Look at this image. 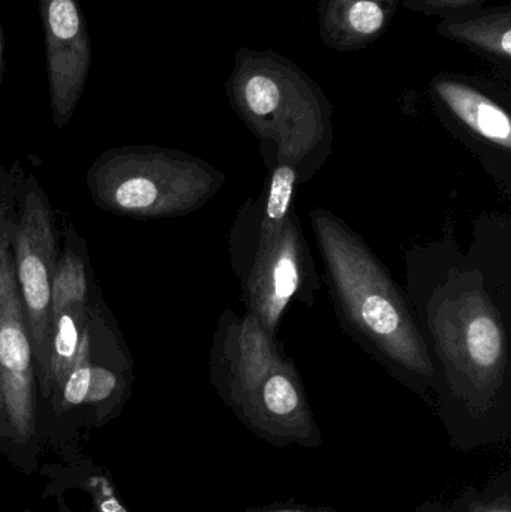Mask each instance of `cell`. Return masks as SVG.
<instances>
[{
  "label": "cell",
  "mask_w": 511,
  "mask_h": 512,
  "mask_svg": "<svg viewBox=\"0 0 511 512\" xmlns=\"http://www.w3.org/2000/svg\"><path fill=\"white\" fill-rule=\"evenodd\" d=\"M477 225L467 252L446 236L405 256V295L434 364L438 417L462 453L511 433L510 221Z\"/></svg>",
  "instance_id": "1"
},
{
  "label": "cell",
  "mask_w": 511,
  "mask_h": 512,
  "mask_svg": "<svg viewBox=\"0 0 511 512\" xmlns=\"http://www.w3.org/2000/svg\"><path fill=\"white\" fill-rule=\"evenodd\" d=\"M309 218L342 330L399 384L434 403V364L389 268L335 213L314 207Z\"/></svg>",
  "instance_id": "2"
},
{
  "label": "cell",
  "mask_w": 511,
  "mask_h": 512,
  "mask_svg": "<svg viewBox=\"0 0 511 512\" xmlns=\"http://www.w3.org/2000/svg\"><path fill=\"white\" fill-rule=\"evenodd\" d=\"M210 382L234 417L272 447L315 450L324 444L296 363L249 313L227 309L219 316Z\"/></svg>",
  "instance_id": "3"
},
{
  "label": "cell",
  "mask_w": 511,
  "mask_h": 512,
  "mask_svg": "<svg viewBox=\"0 0 511 512\" xmlns=\"http://www.w3.org/2000/svg\"><path fill=\"white\" fill-rule=\"evenodd\" d=\"M299 176L290 165L270 168L257 197L237 210L228 237L231 267L246 313L276 337L293 301L312 307L321 280L296 210Z\"/></svg>",
  "instance_id": "4"
},
{
  "label": "cell",
  "mask_w": 511,
  "mask_h": 512,
  "mask_svg": "<svg viewBox=\"0 0 511 512\" xmlns=\"http://www.w3.org/2000/svg\"><path fill=\"white\" fill-rule=\"evenodd\" d=\"M236 116L260 147L267 170L290 165L308 185L333 153V105L293 60L273 50L242 47L225 81Z\"/></svg>",
  "instance_id": "5"
},
{
  "label": "cell",
  "mask_w": 511,
  "mask_h": 512,
  "mask_svg": "<svg viewBox=\"0 0 511 512\" xmlns=\"http://www.w3.org/2000/svg\"><path fill=\"white\" fill-rule=\"evenodd\" d=\"M225 182V174L209 162L153 146L107 150L87 173L90 195L101 209L138 219L197 212Z\"/></svg>",
  "instance_id": "6"
},
{
  "label": "cell",
  "mask_w": 511,
  "mask_h": 512,
  "mask_svg": "<svg viewBox=\"0 0 511 512\" xmlns=\"http://www.w3.org/2000/svg\"><path fill=\"white\" fill-rule=\"evenodd\" d=\"M429 95L444 126L476 155L492 179L510 194L509 107L485 83L467 75H435L429 84Z\"/></svg>",
  "instance_id": "7"
},
{
  "label": "cell",
  "mask_w": 511,
  "mask_h": 512,
  "mask_svg": "<svg viewBox=\"0 0 511 512\" xmlns=\"http://www.w3.org/2000/svg\"><path fill=\"white\" fill-rule=\"evenodd\" d=\"M14 225L0 207V373L6 420L20 441L35 430V369L29 325L15 273Z\"/></svg>",
  "instance_id": "8"
},
{
  "label": "cell",
  "mask_w": 511,
  "mask_h": 512,
  "mask_svg": "<svg viewBox=\"0 0 511 512\" xmlns=\"http://www.w3.org/2000/svg\"><path fill=\"white\" fill-rule=\"evenodd\" d=\"M12 243L18 288L26 310L30 345L38 363L41 385L50 360L53 334L51 282L57 261L53 216L39 189H32L24 197L23 212L14 227Z\"/></svg>",
  "instance_id": "9"
},
{
  "label": "cell",
  "mask_w": 511,
  "mask_h": 512,
  "mask_svg": "<svg viewBox=\"0 0 511 512\" xmlns=\"http://www.w3.org/2000/svg\"><path fill=\"white\" fill-rule=\"evenodd\" d=\"M53 122L62 129L74 116L92 65L89 27L78 0H38Z\"/></svg>",
  "instance_id": "10"
},
{
  "label": "cell",
  "mask_w": 511,
  "mask_h": 512,
  "mask_svg": "<svg viewBox=\"0 0 511 512\" xmlns=\"http://www.w3.org/2000/svg\"><path fill=\"white\" fill-rule=\"evenodd\" d=\"M402 0H320L321 42L339 53L362 50L389 29Z\"/></svg>",
  "instance_id": "11"
},
{
  "label": "cell",
  "mask_w": 511,
  "mask_h": 512,
  "mask_svg": "<svg viewBox=\"0 0 511 512\" xmlns=\"http://www.w3.org/2000/svg\"><path fill=\"white\" fill-rule=\"evenodd\" d=\"M438 35L470 48L500 68L511 69V8H477L440 18Z\"/></svg>",
  "instance_id": "12"
},
{
  "label": "cell",
  "mask_w": 511,
  "mask_h": 512,
  "mask_svg": "<svg viewBox=\"0 0 511 512\" xmlns=\"http://www.w3.org/2000/svg\"><path fill=\"white\" fill-rule=\"evenodd\" d=\"M86 304H69L54 319L50 360L41 384V391L45 397L62 390L66 378L74 367L78 346L87 328Z\"/></svg>",
  "instance_id": "13"
},
{
  "label": "cell",
  "mask_w": 511,
  "mask_h": 512,
  "mask_svg": "<svg viewBox=\"0 0 511 512\" xmlns=\"http://www.w3.org/2000/svg\"><path fill=\"white\" fill-rule=\"evenodd\" d=\"M87 303V277L83 259L66 249L56 262L51 282V319L69 304Z\"/></svg>",
  "instance_id": "14"
},
{
  "label": "cell",
  "mask_w": 511,
  "mask_h": 512,
  "mask_svg": "<svg viewBox=\"0 0 511 512\" xmlns=\"http://www.w3.org/2000/svg\"><path fill=\"white\" fill-rule=\"evenodd\" d=\"M446 512H511V472H501L485 487H465Z\"/></svg>",
  "instance_id": "15"
},
{
  "label": "cell",
  "mask_w": 511,
  "mask_h": 512,
  "mask_svg": "<svg viewBox=\"0 0 511 512\" xmlns=\"http://www.w3.org/2000/svg\"><path fill=\"white\" fill-rule=\"evenodd\" d=\"M90 376H92V361H90V334L89 327H87L81 337L80 346H78L74 367L66 378L62 390L59 391L62 409L86 403Z\"/></svg>",
  "instance_id": "16"
},
{
  "label": "cell",
  "mask_w": 511,
  "mask_h": 512,
  "mask_svg": "<svg viewBox=\"0 0 511 512\" xmlns=\"http://www.w3.org/2000/svg\"><path fill=\"white\" fill-rule=\"evenodd\" d=\"M488 0H402L405 9L428 17H449L482 8Z\"/></svg>",
  "instance_id": "17"
},
{
  "label": "cell",
  "mask_w": 511,
  "mask_h": 512,
  "mask_svg": "<svg viewBox=\"0 0 511 512\" xmlns=\"http://www.w3.org/2000/svg\"><path fill=\"white\" fill-rule=\"evenodd\" d=\"M116 388L117 378L113 372L104 369V367L92 366V376H90L89 393H87L86 403L104 402L116 391Z\"/></svg>",
  "instance_id": "18"
},
{
  "label": "cell",
  "mask_w": 511,
  "mask_h": 512,
  "mask_svg": "<svg viewBox=\"0 0 511 512\" xmlns=\"http://www.w3.org/2000/svg\"><path fill=\"white\" fill-rule=\"evenodd\" d=\"M89 490L99 512H126L125 507L114 495L113 487L105 478H92L89 481Z\"/></svg>",
  "instance_id": "19"
},
{
  "label": "cell",
  "mask_w": 511,
  "mask_h": 512,
  "mask_svg": "<svg viewBox=\"0 0 511 512\" xmlns=\"http://www.w3.org/2000/svg\"><path fill=\"white\" fill-rule=\"evenodd\" d=\"M243 512H339L332 507H306V505L299 504H272L266 507L249 508Z\"/></svg>",
  "instance_id": "20"
},
{
  "label": "cell",
  "mask_w": 511,
  "mask_h": 512,
  "mask_svg": "<svg viewBox=\"0 0 511 512\" xmlns=\"http://www.w3.org/2000/svg\"><path fill=\"white\" fill-rule=\"evenodd\" d=\"M11 433L8 420H6L5 403L2 394V373H0V435L8 436Z\"/></svg>",
  "instance_id": "21"
},
{
  "label": "cell",
  "mask_w": 511,
  "mask_h": 512,
  "mask_svg": "<svg viewBox=\"0 0 511 512\" xmlns=\"http://www.w3.org/2000/svg\"><path fill=\"white\" fill-rule=\"evenodd\" d=\"M414 512H446V504L438 501H425Z\"/></svg>",
  "instance_id": "22"
},
{
  "label": "cell",
  "mask_w": 511,
  "mask_h": 512,
  "mask_svg": "<svg viewBox=\"0 0 511 512\" xmlns=\"http://www.w3.org/2000/svg\"><path fill=\"white\" fill-rule=\"evenodd\" d=\"M5 35H3L2 23H0V86H2L3 75H5Z\"/></svg>",
  "instance_id": "23"
}]
</instances>
